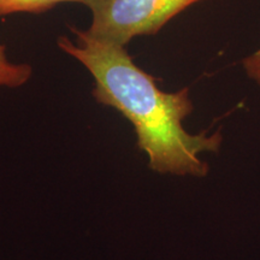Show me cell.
<instances>
[{
  "label": "cell",
  "instance_id": "277c9868",
  "mask_svg": "<svg viewBox=\"0 0 260 260\" xmlns=\"http://www.w3.org/2000/svg\"><path fill=\"white\" fill-rule=\"evenodd\" d=\"M61 3L84 5L87 0H0V17L14 14H44Z\"/></svg>",
  "mask_w": 260,
  "mask_h": 260
},
{
  "label": "cell",
  "instance_id": "3957f363",
  "mask_svg": "<svg viewBox=\"0 0 260 260\" xmlns=\"http://www.w3.org/2000/svg\"><path fill=\"white\" fill-rule=\"evenodd\" d=\"M32 68L29 64H15L9 60L6 46L0 42V87L18 88L30 80Z\"/></svg>",
  "mask_w": 260,
  "mask_h": 260
},
{
  "label": "cell",
  "instance_id": "7a4b0ae2",
  "mask_svg": "<svg viewBox=\"0 0 260 260\" xmlns=\"http://www.w3.org/2000/svg\"><path fill=\"white\" fill-rule=\"evenodd\" d=\"M201 0H87L90 37L125 47L141 35H155L175 16Z\"/></svg>",
  "mask_w": 260,
  "mask_h": 260
},
{
  "label": "cell",
  "instance_id": "6da1fadb",
  "mask_svg": "<svg viewBox=\"0 0 260 260\" xmlns=\"http://www.w3.org/2000/svg\"><path fill=\"white\" fill-rule=\"evenodd\" d=\"M70 31L75 41L59 37L58 46L92 75L94 99L116 109L134 125L138 146L147 154L149 168L159 174L205 176L209 165L200 154L218 152L223 138L219 132L191 135L184 130V118L193 111L189 88L162 92L125 47L98 40L76 27H70Z\"/></svg>",
  "mask_w": 260,
  "mask_h": 260
},
{
  "label": "cell",
  "instance_id": "5b68a950",
  "mask_svg": "<svg viewBox=\"0 0 260 260\" xmlns=\"http://www.w3.org/2000/svg\"><path fill=\"white\" fill-rule=\"evenodd\" d=\"M243 68H245L248 77L254 80L260 86V48L243 59Z\"/></svg>",
  "mask_w": 260,
  "mask_h": 260
}]
</instances>
